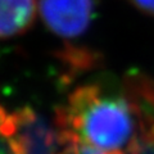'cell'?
<instances>
[{
    "instance_id": "cell-4",
    "label": "cell",
    "mask_w": 154,
    "mask_h": 154,
    "mask_svg": "<svg viewBox=\"0 0 154 154\" xmlns=\"http://www.w3.org/2000/svg\"><path fill=\"white\" fill-rule=\"evenodd\" d=\"M36 0H0V38L25 33L36 19Z\"/></svg>"
},
{
    "instance_id": "cell-5",
    "label": "cell",
    "mask_w": 154,
    "mask_h": 154,
    "mask_svg": "<svg viewBox=\"0 0 154 154\" xmlns=\"http://www.w3.org/2000/svg\"><path fill=\"white\" fill-rule=\"evenodd\" d=\"M132 5L148 16L154 17V0H128Z\"/></svg>"
},
{
    "instance_id": "cell-3",
    "label": "cell",
    "mask_w": 154,
    "mask_h": 154,
    "mask_svg": "<svg viewBox=\"0 0 154 154\" xmlns=\"http://www.w3.org/2000/svg\"><path fill=\"white\" fill-rule=\"evenodd\" d=\"M45 26L62 38H76L88 31L95 11L94 0H40Z\"/></svg>"
},
{
    "instance_id": "cell-2",
    "label": "cell",
    "mask_w": 154,
    "mask_h": 154,
    "mask_svg": "<svg viewBox=\"0 0 154 154\" xmlns=\"http://www.w3.org/2000/svg\"><path fill=\"white\" fill-rule=\"evenodd\" d=\"M0 139L11 154H54L59 143L57 128L31 108L8 110L0 105Z\"/></svg>"
},
{
    "instance_id": "cell-1",
    "label": "cell",
    "mask_w": 154,
    "mask_h": 154,
    "mask_svg": "<svg viewBox=\"0 0 154 154\" xmlns=\"http://www.w3.org/2000/svg\"><path fill=\"white\" fill-rule=\"evenodd\" d=\"M68 154H139L154 140V121L140 99L100 84L76 89L55 114Z\"/></svg>"
}]
</instances>
